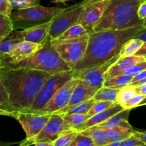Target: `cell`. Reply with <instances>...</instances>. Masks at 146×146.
Returning a JSON list of instances; mask_svg holds the SVG:
<instances>
[{
	"instance_id": "obj_31",
	"label": "cell",
	"mask_w": 146,
	"mask_h": 146,
	"mask_svg": "<svg viewBox=\"0 0 146 146\" xmlns=\"http://www.w3.org/2000/svg\"><path fill=\"white\" fill-rule=\"evenodd\" d=\"M11 17L0 14V42L14 29Z\"/></svg>"
},
{
	"instance_id": "obj_15",
	"label": "cell",
	"mask_w": 146,
	"mask_h": 146,
	"mask_svg": "<svg viewBox=\"0 0 146 146\" xmlns=\"http://www.w3.org/2000/svg\"><path fill=\"white\" fill-rule=\"evenodd\" d=\"M50 24L51 20L36 24L21 31L24 41L40 44L42 45L51 41V38L49 36Z\"/></svg>"
},
{
	"instance_id": "obj_20",
	"label": "cell",
	"mask_w": 146,
	"mask_h": 146,
	"mask_svg": "<svg viewBox=\"0 0 146 146\" xmlns=\"http://www.w3.org/2000/svg\"><path fill=\"white\" fill-rule=\"evenodd\" d=\"M24 36L21 31L16 30L15 29L11 31L7 37L0 42V58H4L8 54L17 44L24 41Z\"/></svg>"
},
{
	"instance_id": "obj_13",
	"label": "cell",
	"mask_w": 146,
	"mask_h": 146,
	"mask_svg": "<svg viewBox=\"0 0 146 146\" xmlns=\"http://www.w3.org/2000/svg\"><path fill=\"white\" fill-rule=\"evenodd\" d=\"M64 130H67V128L64 123L62 115L53 113L43 129L33 138V143H52L55 141Z\"/></svg>"
},
{
	"instance_id": "obj_9",
	"label": "cell",
	"mask_w": 146,
	"mask_h": 146,
	"mask_svg": "<svg viewBox=\"0 0 146 146\" xmlns=\"http://www.w3.org/2000/svg\"><path fill=\"white\" fill-rule=\"evenodd\" d=\"M52 113L19 111L16 113V119L20 123L27 138H34L46 125Z\"/></svg>"
},
{
	"instance_id": "obj_6",
	"label": "cell",
	"mask_w": 146,
	"mask_h": 146,
	"mask_svg": "<svg viewBox=\"0 0 146 146\" xmlns=\"http://www.w3.org/2000/svg\"><path fill=\"white\" fill-rule=\"evenodd\" d=\"M73 70L53 74L44 82L37 94L32 105L25 111L40 112L46 106L57 91L72 78Z\"/></svg>"
},
{
	"instance_id": "obj_32",
	"label": "cell",
	"mask_w": 146,
	"mask_h": 146,
	"mask_svg": "<svg viewBox=\"0 0 146 146\" xmlns=\"http://www.w3.org/2000/svg\"><path fill=\"white\" fill-rule=\"evenodd\" d=\"M0 108L14 113L19 111L10 103L7 91L4 88V86L3 84L1 78H0Z\"/></svg>"
},
{
	"instance_id": "obj_35",
	"label": "cell",
	"mask_w": 146,
	"mask_h": 146,
	"mask_svg": "<svg viewBox=\"0 0 146 146\" xmlns=\"http://www.w3.org/2000/svg\"><path fill=\"white\" fill-rule=\"evenodd\" d=\"M70 146H94V144L90 137L78 132Z\"/></svg>"
},
{
	"instance_id": "obj_10",
	"label": "cell",
	"mask_w": 146,
	"mask_h": 146,
	"mask_svg": "<svg viewBox=\"0 0 146 146\" xmlns=\"http://www.w3.org/2000/svg\"><path fill=\"white\" fill-rule=\"evenodd\" d=\"M110 0H87L77 23L82 25L88 33L92 31L105 11Z\"/></svg>"
},
{
	"instance_id": "obj_52",
	"label": "cell",
	"mask_w": 146,
	"mask_h": 146,
	"mask_svg": "<svg viewBox=\"0 0 146 146\" xmlns=\"http://www.w3.org/2000/svg\"><path fill=\"white\" fill-rule=\"evenodd\" d=\"M144 57H145V59H146V56H145Z\"/></svg>"
},
{
	"instance_id": "obj_3",
	"label": "cell",
	"mask_w": 146,
	"mask_h": 146,
	"mask_svg": "<svg viewBox=\"0 0 146 146\" xmlns=\"http://www.w3.org/2000/svg\"><path fill=\"white\" fill-rule=\"evenodd\" d=\"M143 0H110L92 31L120 30L143 25L137 9Z\"/></svg>"
},
{
	"instance_id": "obj_45",
	"label": "cell",
	"mask_w": 146,
	"mask_h": 146,
	"mask_svg": "<svg viewBox=\"0 0 146 146\" xmlns=\"http://www.w3.org/2000/svg\"><path fill=\"white\" fill-rule=\"evenodd\" d=\"M135 133H136V134H137V135H138V136L140 137V138H141L143 141H144V143H145V145H146V131H142V132L135 131Z\"/></svg>"
},
{
	"instance_id": "obj_17",
	"label": "cell",
	"mask_w": 146,
	"mask_h": 146,
	"mask_svg": "<svg viewBox=\"0 0 146 146\" xmlns=\"http://www.w3.org/2000/svg\"><path fill=\"white\" fill-rule=\"evenodd\" d=\"M101 87L92 86L82 80H79L77 86L72 94L70 101L67 106H71L90 99L94 96L96 92Z\"/></svg>"
},
{
	"instance_id": "obj_37",
	"label": "cell",
	"mask_w": 146,
	"mask_h": 146,
	"mask_svg": "<svg viewBox=\"0 0 146 146\" xmlns=\"http://www.w3.org/2000/svg\"><path fill=\"white\" fill-rule=\"evenodd\" d=\"M145 70H146V60L142 61V62L138 63V64H135V65L133 66L131 68H128L125 71H124L123 74L133 77L137 75V74H140L142 71H145Z\"/></svg>"
},
{
	"instance_id": "obj_39",
	"label": "cell",
	"mask_w": 146,
	"mask_h": 146,
	"mask_svg": "<svg viewBox=\"0 0 146 146\" xmlns=\"http://www.w3.org/2000/svg\"><path fill=\"white\" fill-rule=\"evenodd\" d=\"M12 11V6L9 0H0V14L10 17Z\"/></svg>"
},
{
	"instance_id": "obj_22",
	"label": "cell",
	"mask_w": 146,
	"mask_h": 146,
	"mask_svg": "<svg viewBox=\"0 0 146 146\" xmlns=\"http://www.w3.org/2000/svg\"><path fill=\"white\" fill-rule=\"evenodd\" d=\"M96 101L93 99L92 98L90 99L84 101L83 102L79 103L75 105L71 106H66L62 109L59 110L58 111L55 112L56 113L60 114V115H64V114H84L87 113L90 111V108L92 107Z\"/></svg>"
},
{
	"instance_id": "obj_34",
	"label": "cell",
	"mask_w": 146,
	"mask_h": 146,
	"mask_svg": "<svg viewBox=\"0 0 146 146\" xmlns=\"http://www.w3.org/2000/svg\"><path fill=\"white\" fill-rule=\"evenodd\" d=\"M13 9L29 8L40 4L41 0H9Z\"/></svg>"
},
{
	"instance_id": "obj_5",
	"label": "cell",
	"mask_w": 146,
	"mask_h": 146,
	"mask_svg": "<svg viewBox=\"0 0 146 146\" xmlns=\"http://www.w3.org/2000/svg\"><path fill=\"white\" fill-rule=\"evenodd\" d=\"M89 33L76 38L54 39L51 44L61 58L72 70L82 59L88 45Z\"/></svg>"
},
{
	"instance_id": "obj_24",
	"label": "cell",
	"mask_w": 146,
	"mask_h": 146,
	"mask_svg": "<svg viewBox=\"0 0 146 146\" xmlns=\"http://www.w3.org/2000/svg\"><path fill=\"white\" fill-rule=\"evenodd\" d=\"M80 133H82L83 135L90 137L94 143V146L107 145V141L103 130L93 126L83 130Z\"/></svg>"
},
{
	"instance_id": "obj_47",
	"label": "cell",
	"mask_w": 146,
	"mask_h": 146,
	"mask_svg": "<svg viewBox=\"0 0 146 146\" xmlns=\"http://www.w3.org/2000/svg\"><path fill=\"white\" fill-rule=\"evenodd\" d=\"M14 144H17V143H4L0 141V146H9Z\"/></svg>"
},
{
	"instance_id": "obj_48",
	"label": "cell",
	"mask_w": 146,
	"mask_h": 146,
	"mask_svg": "<svg viewBox=\"0 0 146 146\" xmlns=\"http://www.w3.org/2000/svg\"><path fill=\"white\" fill-rule=\"evenodd\" d=\"M67 1H69V0H52L51 2L54 3V4H58V3H62V4H64V3Z\"/></svg>"
},
{
	"instance_id": "obj_41",
	"label": "cell",
	"mask_w": 146,
	"mask_h": 146,
	"mask_svg": "<svg viewBox=\"0 0 146 146\" xmlns=\"http://www.w3.org/2000/svg\"><path fill=\"white\" fill-rule=\"evenodd\" d=\"M135 88L136 93L137 94H142V95L146 96V84H143V85L134 86Z\"/></svg>"
},
{
	"instance_id": "obj_46",
	"label": "cell",
	"mask_w": 146,
	"mask_h": 146,
	"mask_svg": "<svg viewBox=\"0 0 146 146\" xmlns=\"http://www.w3.org/2000/svg\"><path fill=\"white\" fill-rule=\"evenodd\" d=\"M31 145H35V146H52V143L48 142H35L33 143Z\"/></svg>"
},
{
	"instance_id": "obj_7",
	"label": "cell",
	"mask_w": 146,
	"mask_h": 146,
	"mask_svg": "<svg viewBox=\"0 0 146 146\" xmlns=\"http://www.w3.org/2000/svg\"><path fill=\"white\" fill-rule=\"evenodd\" d=\"M63 9H64L59 7H44L39 4L34 7L12 11L10 17L14 25L18 26L27 23H37L38 24L50 21Z\"/></svg>"
},
{
	"instance_id": "obj_4",
	"label": "cell",
	"mask_w": 146,
	"mask_h": 146,
	"mask_svg": "<svg viewBox=\"0 0 146 146\" xmlns=\"http://www.w3.org/2000/svg\"><path fill=\"white\" fill-rule=\"evenodd\" d=\"M9 67H25L50 74L72 70L52 46L51 41L46 43L34 54Z\"/></svg>"
},
{
	"instance_id": "obj_43",
	"label": "cell",
	"mask_w": 146,
	"mask_h": 146,
	"mask_svg": "<svg viewBox=\"0 0 146 146\" xmlns=\"http://www.w3.org/2000/svg\"><path fill=\"white\" fill-rule=\"evenodd\" d=\"M16 113L0 108V115H5V116H9V117H11V118H15V119H16Z\"/></svg>"
},
{
	"instance_id": "obj_14",
	"label": "cell",
	"mask_w": 146,
	"mask_h": 146,
	"mask_svg": "<svg viewBox=\"0 0 146 146\" xmlns=\"http://www.w3.org/2000/svg\"><path fill=\"white\" fill-rule=\"evenodd\" d=\"M43 45L29 41H23L19 43L8 54L1 58L2 66L9 67L21 60L32 55Z\"/></svg>"
},
{
	"instance_id": "obj_18",
	"label": "cell",
	"mask_w": 146,
	"mask_h": 146,
	"mask_svg": "<svg viewBox=\"0 0 146 146\" xmlns=\"http://www.w3.org/2000/svg\"><path fill=\"white\" fill-rule=\"evenodd\" d=\"M123 110H124V108L119 104L115 103L113 106L110 107L107 109L104 110V111H102L100 113H98L95 114V115H92L90 118H89L83 123V125H82L78 128L77 132H80V131H83V130L91 128V127L94 126V125H97V124L101 123L104 122L106 120L110 118V117L113 116L116 113L120 112Z\"/></svg>"
},
{
	"instance_id": "obj_51",
	"label": "cell",
	"mask_w": 146,
	"mask_h": 146,
	"mask_svg": "<svg viewBox=\"0 0 146 146\" xmlns=\"http://www.w3.org/2000/svg\"><path fill=\"white\" fill-rule=\"evenodd\" d=\"M2 66V64H1V58H0V67Z\"/></svg>"
},
{
	"instance_id": "obj_50",
	"label": "cell",
	"mask_w": 146,
	"mask_h": 146,
	"mask_svg": "<svg viewBox=\"0 0 146 146\" xmlns=\"http://www.w3.org/2000/svg\"><path fill=\"white\" fill-rule=\"evenodd\" d=\"M143 26L145 29H146V19H145L143 20Z\"/></svg>"
},
{
	"instance_id": "obj_44",
	"label": "cell",
	"mask_w": 146,
	"mask_h": 146,
	"mask_svg": "<svg viewBox=\"0 0 146 146\" xmlns=\"http://www.w3.org/2000/svg\"><path fill=\"white\" fill-rule=\"evenodd\" d=\"M135 37L137 38H139V39H140L141 41H143V42H144V41H146V29H144L143 30H142V31H140V33H138Z\"/></svg>"
},
{
	"instance_id": "obj_33",
	"label": "cell",
	"mask_w": 146,
	"mask_h": 146,
	"mask_svg": "<svg viewBox=\"0 0 146 146\" xmlns=\"http://www.w3.org/2000/svg\"><path fill=\"white\" fill-rule=\"evenodd\" d=\"M116 102L114 101H96L94 103V105L92 106L90 111H88L87 114L89 115L90 118L92 115H95V114L98 113L102 112V111H104V110L107 109L110 107L113 106Z\"/></svg>"
},
{
	"instance_id": "obj_1",
	"label": "cell",
	"mask_w": 146,
	"mask_h": 146,
	"mask_svg": "<svg viewBox=\"0 0 146 146\" xmlns=\"http://www.w3.org/2000/svg\"><path fill=\"white\" fill-rule=\"evenodd\" d=\"M52 74L25 67H0V78L9 100L17 111H26Z\"/></svg>"
},
{
	"instance_id": "obj_12",
	"label": "cell",
	"mask_w": 146,
	"mask_h": 146,
	"mask_svg": "<svg viewBox=\"0 0 146 146\" xmlns=\"http://www.w3.org/2000/svg\"><path fill=\"white\" fill-rule=\"evenodd\" d=\"M78 81V79L74 78L69 80L57 91L46 106L38 113H53L67 106L70 101L72 94Z\"/></svg>"
},
{
	"instance_id": "obj_2",
	"label": "cell",
	"mask_w": 146,
	"mask_h": 146,
	"mask_svg": "<svg viewBox=\"0 0 146 146\" xmlns=\"http://www.w3.org/2000/svg\"><path fill=\"white\" fill-rule=\"evenodd\" d=\"M144 29L140 25L125 29L91 31L85 54L74 70L97 66L110 61L119 55L126 41Z\"/></svg>"
},
{
	"instance_id": "obj_29",
	"label": "cell",
	"mask_w": 146,
	"mask_h": 146,
	"mask_svg": "<svg viewBox=\"0 0 146 146\" xmlns=\"http://www.w3.org/2000/svg\"><path fill=\"white\" fill-rule=\"evenodd\" d=\"M136 94L137 93H136L134 86L127 85L121 87L117 94L116 103L123 106Z\"/></svg>"
},
{
	"instance_id": "obj_28",
	"label": "cell",
	"mask_w": 146,
	"mask_h": 146,
	"mask_svg": "<svg viewBox=\"0 0 146 146\" xmlns=\"http://www.w3.org/2000/svg\"><path fill=\"white\" fill-rule=\"evenodd\" d=\"M132 79H133V77L130 76L122 74V75L106 78L103 83V86L120 88V87L129 85L131 82Z\"/></svg>"
},
{
	"instance_id": "obj_40",
	"label": "cell",
	"mask_w": 146,
	"mask_h": 146,
	"mask_svg": "<svg viewBox=\"0 0 146 146\" xmlns=\"http://www.w3.org/2000/svg\"><path fill=\"white\" fill-rule=\"evenodd\" d=\"M137 16L143 21L146 19V0H143L140 3L137 9Z\"/></svg>"
},
{
	"instance_id": "obj_25",
	"label": "cell",
	"mask_w": 146,
	"mask_h": 146,
	"mask_svg": "<svg viewBox=\"0 0 146 146\" xmlns=\"http://www.w3.org/2000/svg\"><path fill=\"white\" fill-rule=\"evenodd\" d=\"M120 88L102 86L96 92V94H94L92 98L95 100L96 101H110L116 102L117 94H118Z\"/></svg>"
},
{
	"instance_id": "obj_36",
	"label": "cell",
	"mask_w": 146,
	"mask_h": 146,
	"mask_svg": "<svg viewBox=\"0 0 146 146\" xmlns=\"http://www.w3.org/2000/svg\"><path fill=\"white\" fill-rule=\"evenodd\" d=\"M146 145L144 141L136 134L135 130L134 132L125 141H122L121 146H144Z\"/></svg>"
},
{
	"instance_id": "obj_30",
	"label": "cell",
	"mask_w": 146,
	"mask_h": 146,
	"mask_svg": "<svg viewBox=\"0 0 146 146\" xmlns=\"http://www.w3.org/2000/svg\"><path fill=\"white\" fill-rule=\"evenodd\" d=\"M88 33L87 30L79 23L74 24L71 27L66 30L64 33L59 36L55 39H64V38H76V37L81 36L84 34Z\"/></svg>"
},
{
	"instance_id": "obj_19",
	"label": "cell",
	"mask_w": 146,
	"mask_h": 146,
	"mask_svg": "<svg viewBox=\"0 0 146 146\" xmlns=\"http://www.w3.org/2000/svg\"><path fill=\"white\" fill-rule=\"evenodd\" d=\"M103 131L104 132V135L107 141V145H108L109 143L114 141L122 142L125 141L134 132L135 129H133L128 121H127L117 127L110 128V129L103 130Z\"/></svg>"
},
{
	"instance_id": "obj_38",
	"label": "cell",
	"mask_w": 146,
	"mask_h": 146,
	"mask_svg": "<svg viewBox=\"0 0 146 146\" xmlns=\"http://www.w3.org/2000/svg\"><path fill=\"white\" fill-rule=\"evenodd\" d=\"M145 97V96L137 94L123 107L124 108V109H132V108H135V107H138L139 104L143 101Z\"/></svg>"
},
{
	"instance_id": "obj_16",
	"label": "cell",
	"mask_w": 146,
	"mask_h": 146,
	"mask_svg": "<svg viewBox=\"0 0 146 146\" xmlns=\"http://www.w3.org/2000/svg\"><path fill=\"white\" fill-rule=\"evenodd\" d=\"M145 60V57L135 55L130 56L119 57L118 59L115 62L113 63L111 66L106 71L104 74V78L106 79V78H111L116 76L122 75L126 70Z\"/></svg>"
},
{
	"instance_id": "obj_27",
	"label": "cell",
	"mask_w": 146,
	"mask_h": 146,
	"mask_svg": "<svg viewBox=\"0 0 146 146\" xmlns=\"http://www.w3.org/2000/svg\"><path fill=\"white\" fill-rule=\"evenodd\" d=\"M77 133L78 132L73 128L64 130L55 141L52 142V146H70Z\"/></svg>"
},
{
	"instance_id": "obj_11",
	"label": "cell",
	"mask_w": 146,
	"mask_h": 146,
	"mask_svg": "<svg viewBox=\"0 0 146 146\" xmlns=\"http://www.w3.org/2000/svg\"><path fill=\"white\" fill-rule=\"evenodd\" d=\"M120 55L116 56L110 61L97 66L84 68V69L73 70L72 78L82 80L92 86H103V83L105 80L104 74L111 66L112 64L118 59Z\"/></svg>"
},
{
	"instance_id": "obj_49",
	"label": "cell",
	"mask_w": 146,
	"mask_h": 146,
	"mask_svg": "<svg viewBox=\"0 0 146 146\" xmlns=\"http://www.w3.org/2000/svg\"><path fill=\"white\" fill-rule=\"evenodd\" d=\"M145 105H146V96H145V98H143V101H142L141 102H140V104H139L138 107L139 106H145Z\"/></svg>"
},
{
	"instance_id": "obj_23",
	"label": "cell",
	"mask_w": 146,
	"mask_h": 146,
	"mask_svg": "<svg viewBox=\"0 0 146 146\" xmlns=\"http://www.w3.org/2000/svg\"><path fill=\"white\" fill-rule=\"evenodd\" d=\"M62 115L64 118V123L67 129H73L76 130L77 131L78 128L83 125L84 122L90 118L87 113L84 114H64Z\"/></svg>"
},
{
	"instance_id": "obj_26",
	"label": "cell",
	"mask_w": 146,
	"mask_h": 146,
	"mask_svg": "<svg viewBox=\"0 0 146 146\" xmlns=\"http://www.w3.org/2000/svg\"><path fill=\"white\" fill-rule=\"evenodd\" d=\"M143 44V41L139 38H135V37L130 38L128 41H126L124 45L123 46V48L119 54L120 57L130 56L135 55V54L138 51Z\"/></svg>"
},
{
	"instance_id": "obj_8",
	"label": "cell",
	"mask_w": 146,
	"mask_h": 146,
	"mask_svg": "<svg viewBox=\"0 0 146 146\" xmlns=\"http://www.w3.org/2000/svg\"><path fill=\"white\" fill-rule=\"evenodd\" d=\"M87 1V0H84L79 4L64 9L61 12L52 18L49 30L51 41L57 38L70 27L77 24Z\"/></svg>"
},
{
	"instance_id": "obj_42",
	"label": "cell",
	"mask_w": 146,
	"mask_h": 146,
	"mask_svg": "<svg viewBox=\"0 0 146 146\" xmlns=\"http://www.w3.org/2000/svg\"><path fill=\"white\" fill-rule=\"evenodd\" d=\"M135 56H146V41H144L143 45L141 46L138 51L135 54Z\"/></svg>"
},
{
	"instance_id": "obj_21",
	"label": "cell",
	"mask_w": 146,
	"mask_h": 146,
	"mask_svg": "<svg viewBox=\"0 0 146 146\" xmlns=\"http://www.w3.org/2000/svg\"><path fill=\"white\" fill-rule=\"evenodd\" d=\"M130 111H131V109L123 110L113 116L110 117L105 121L100 124H97V125H94V127L102 130H107L118 126V125L128 121V117Z\"/></svg>"
}]
</instances>
